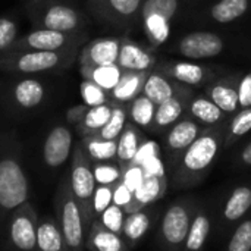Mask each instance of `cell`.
I'll list each match as a JSON object with an SVG mask.
<instances>
[{"mask_svg":"<svg viewBox=\"0 0 251 251\" xmlns=\"http://www.w3.org/2000/svg\"><path fill=\"white\" fill-rule=\"evenodd\" d=\"M228 119L222 124L206 126L175 165L168 169V184L174 190H191L209 176L224 151Z\"/></svg>","mask_w":251,"mask_h":251,"instance_id":"6da1fadb","label":"cell"},{"mask_svg":"<svg viewBox=\"0 0 251 251\" xmlns=\"http://www.w3.org/2000/svg\"><path fill=\"white\" fill-rule=\"evenodd\" d=\"M162 49L168 53L196 62L226 54L251 57V34L228 28L194 29L181 34Z\"/></svg>","mask_w":251,"mask_h":251,"instance_id":"7a4b0ae2","label":"cell"},{"mask_svg":"<svg viewBox=\"0 0 251 251\" xmlns=\"http://www.w3.org/2000/svg\"><path fill=\"white\" fill-rule=\"evenodd\" d=\"M29 197L22 146L13 132H0V222Z\"/></svg>","mask_w":251,"mask_h":251,"instance_id":"3957f363","label":"cell"},{"mask_svg":"<svg viewBox=\"0 0 251 251\" xmlns=\"http://www.w3.org/2000/svg\"><path fill=\"white\" fill-rule=\"evenodd\" d=\"M204 0H144L140 13L143 31L153 49L165 47L172 37L174 26L182 21Z\"/></svg>","mask_w":251,"mask_h":251,"instance_id":"277c9868","label":"cell"},{"mask_svg":"<svg viewBox=\"0 0 251 251\" xmlns=\"http://www.w3.org/2000/svg\"><path fill=\"white\" fill-rule=\"evenodd\" d=\"M79 50H9L0 54V71L9 75H41L68 71Z\"/></svg>","mask_w":251,"mask_h":251,"instance_id":"5b68a950","label":"cell"},{"mask_svg":"<svg viewBox=\"0 0 251 251\" xmlns=\"http://www.w3.org/2000/svg\"><path fill=\"white\" fill-rule=\"evenodd\" d=\"M24 13L34 28L62 32L87 31L88 18L65 0H25Z\"/></svg>","mask_w":251,"mask_h":251,"instance_id":"8992f818","label":"cell"},{"mask_svg":"<svg viewBox=\"0 0 251 251\" xmlns=\"http://www.w3.org/2000/svg\"><path fill=\"white\" fill-rule=\"evenodd\" d=\"M199 203L194 196H181L163 209L156 232L160 251H182Z\"/></svg>","mask_w":251,"mask_h":251,"instance_id":"52a82bcc","label":"cell"},{"mask_svg":"<svg viewBox=\"0 0 251 251\" xmlns=\"http://www.w3.org/2000/svg\"><path fill=\"white\" fill-rule=\"evenodd\" d=\"M0 87V104L12 115H31L44 107L50 97L49 85L34 75H12Z\"/></svg>","mask_w":251,"mask_h":251,"instance_id":"ba28073f","label":"cell"},{"mask_svg":"<svg viewBox=\"0 0 251 251\" xmlns=\"http://www.w3.org/2000/svg\"><path fill=\"white\" fill-rule=\"evenodd\" d=\"M53 209L54 219L69 251H85V235L88 229L84 224L81 209L71 191L68 176H63L56 187Z\"/></svg>","mask_w":251,"mask_h":251,"instance_id":"9c48e42d","label":"cell"},{"mask_svg":"<svg viewBox=\"0 0 251 251\" xmlns=\"http://www.w3.org/2000/svg\"><path fill=\"white\" fill-rule=\"evenodd\" d=\"M251 12V0H204L181 24L194 29L226 28L243 21Z\"/></svg>","mask_w":251,"mask_h":251,"instance_id":"30bf717a","label":"cell"},{"mask_svg":"<svg viewBox=\"0 0 251 251\" xmlns=\"http://www.w3.org/2000/svg\"><path fill=\"white\" fill-rule=\"evenodd\" d=\"M66 176H68L74 199L76 200L81 209L84 224L88 229L94 221L93 196H94L97 184H96L94 174H93V163L85 154L79 141L74 146V151L71 156V169Z\"/></svg>","mask_w":251,"mask_h":251,"instance_id":"8fae6325","label":"cell"},{"mask_svg":"<svg viewBox=\"0 0 251 251\" xmlns=\"http://www.w3.org/2000/svg\"><path fill=\"white\" fill-rule=\"evenodd\" d=\"M88 40V31L62 32L54 29L34 28L29 32L19 35L10 50H79ZM9 51V50H7Z\"/></svg>","mask_w":251,"mask_h":251,"instance_id":"7c38bea8","label":"cell"},{"mask_svg":"<svg viewBox=\"0 0 251 251\" xmlns=\"http://www.w3.org/2000/svg\"><path fill=\"white\" fill-rule=\"evenodd\" d=\"M159 72L175 82L191 88H206L213 79L228 72L224 66L203 65L196 60H159L154 66Z\"/></svg>","mask_w":251,"mask_h":251,"instance_id":"4fadbf2b","label":"cell"},{"mask_svg":"<svg viewBox=\"0 0 251 251\" xmlns=\"http://www.w3.org/2000/svg\"><path fill=\"white\" fill-rule=\"evenodd\" d=\"M38 213L26 201L6 218V243L10 251H35Z\"/></svg>","mask_w":251,"mask_h":251,"instance_id":"5bb4252c","label":"cell"},{"mask_svg":"<svg viewBox=\"0 0 251 251\" xmlns=\"http://www.w3.org/2000/svg\"><path fill=\"white\" fill-rule=\"evenodd\" d=\"M143 1L144 0H85V10L103 25L129 29L140 21Z\"/></svg>","mask_w":251,"mask_h":251,"instance_id":"9a60e30c","label":"cell"},{"mask_svg":"<svg viewBox=\"0 0 251 251\" xmlns=\"http://www.w3.org/2000/svg\"><path fill=\"white\" fill-rule=\"evenodd\" d=\"M251 212V181L234 187L218 206V213L213 216L215 231L221 238H225Z\"/></svg>","mask_w":251,"mask_h":251,"instance_id":"2e32d148","label":"cell"},{"mask_svg":"<svg viewBox=\"0 0 251 251\" xmlns=\"http://www.w3.org/2000/svg\"><path fill=\"white\" fill-rule=\"evenodd\" d=\"M203 129V125H200L188 115H184L163 134V153L166 169H171L175 165L179 156L196 141V138Z\"/></svg>","mask_w":251,"mask_h":251,"instance_id":"e0dca14e","label":"cell"},{"mask_svg":"<svg viewBox=\"0 0 251 251\" xmlns=\"http://www.w3.org/2000/svg\"><path fill=\"white\" fill-rule=\"evenodd\" d=\"M74 132L68 124L57 122L49 128L41 146L43 163L49 169L62 168L72 156Z\"/></svg>","mask_w":251,"mask_h":251,"instance_id":"ac0fdd59","label":"cell"},{"mask_svg":"<svg viewBox=\"0 0 251 251\" xmlns=\"http://www.w3.org/2000/svg\"><path fill=\"white\" fill-rule=\"evenodd\" d=\"M162 212H163V207L154 203L137 212L128 213L124 222L122 234H121L125 243L131 249H135L153 229V226L159 222Z\"/></svg>","mask_w":251,"mask_h":251,"instance_id":"d6986e66","label":"cell"},{"mask_svg":"<svg viewBox=\"0 0 251 251\" xmlns=\"http://www.w3.org/2000/svg\"><path fill=\"white\" fill-rule=\"evenodd\" d=\"M240 72H225L213 79L206 88L204 94L228 116H232L238 109V81Z\"/></svg>","mask_w":251,"mask_h":251,"instance_id":"ffe728a7","label":"cell"},{"mask_svg":"<svg viewBox=\"0 0 251 251\" xmlns=\"http://www.w3.org/2000/svg\"><path fill=\"white\" fill-rule=\"evenodd\" d=\"M122 37H103L85 43L78 51L79 66H100L116 63Z\"/></svg>","mask_w":251,"mask_h":251,"instance_id":"44dd1931","label":"cell"},{"mask_svg":"<svg viewBox=\"0 0 251 251\" xmlns=\"http://www.w3.org/2000/svg\"><path fill=\"white\" fill-rule=\"evenodd\" d=\"M159 59L153 54L151 50L143 47L141 44L122 37L121 49L118 54V66L122 71H134V72H150L154 69Z\"/></svg>","mask_w":251,"mask_h":251,"instance_id":"7402d4cb","label":"cell"},{"mask_svg":"<svg viewBox=\"0 0 251 251\" xmlns=\"http://www.w3.org/2000/svg\"><path fill=\"white\" fill-rule=\"evenodd\" d=\"M213 207L207 201H201L197 206L194 219L187 234L182 251H203L210 232L213 231Z\"/></svg>","mask_w":251,"mask_h":251,"instance_id":"603a6c76","label":"cell"},{"mask_svg":"<svg viewBox=\"0 0 251 251\" xmlns=\"http://www.w3.org/2000/svg\"><path fill=\"white\" fill-rule=\"evenodd\" d=\"M193 94L194 91L185 94H176L169 100L157 104L154 119L149 131L156 135H163L175 122H178L187 113V103Z\"/></svg>","mask_w":251,"mask_h":251,"instance_id":"cb8c5ba5","label":"cell"},{"mask_svg":"<svg viewBox=\"0 0 251 251\" xmlns=\"http://www.w3.org/2000/svg\"><path fill=\"white\" fill-rule=\"evenodd\" d=\"M193 91L194 88L175 82L166 75H163L162 72H159L157 69H151L147 74L141 94L150 99L154 104H160L176 94H185V93H193Z\"/></svg>","mask_w":251,"mask_h":251,"instance_id":"d4e9b609","label":"cell"},{"mask_svg":"<svg viewBox=\"0 0 251 251\" xmlns=\"http://www.w3.org/2000/svg\"><path fill=\"white\" fill-rule=\"evenodd\" d=\"M168 187V178L165 175H146L143 182L134 190L131 203L124 209L125 213L137 212L146 206L157 203Z\"/></svg>","mask_w":251,"mask_h":251,"instance_id":"484cf974","label":"cell"},{"mask_svg":"<svg viewBox=\"0 0 251 251\" xmlns=\"http://www.w3.org/2000/svg\"><path fill=\"white\" fill-rule=\"evenodd\" d=\"M85 251H132L121 234L93 221L85 235Z\"/></svg>","mask_w":251,"mask_h":251,"instance_id":"4316f807","label":"cell"},{"mask_svg":"<svg viewBox=\"0 0 251 251\" xmlns=\"http://www.w3.org/2000/svg\"><path fill=\"white\" fill-rule=\"evenodd\" d=\"M185 115H188L190 118L197 121L204 128L222 124L229 118L206 94H197V93H194L190 97V100L187 103Z\"/></svg>","mask_w":251,"mask_h":251,"instance_id":"83f0119b","label":"cell"},{"mask_svg":"<svg viewBox=\"0 0 251 251\" xmlns=\"http://www.w3.org/2000/svg\"><path fill=\"white\" fill-rule=\"evenodd\" d=\"M35 251H69L54 216L44 215L38 219Z\"/></svg>","mask_w":251,"mask_h":251,"instance_id":"f1b7e54d","label":"cell"},{"mask_svg":"<svg viewBox=\"0 0 251 251\" xmlns=\"http://www.w3.org/2000/svg\"><path fill=\"white\" fill-rule=\"evenodd\" d=\"M149 72H134V71H124L119 82L110 91V100L118 104H128L135 97L143 93V87L146 82Z\"/></svg>","mask_w":251,"mask_h":251,"instance_id":"f546056e","label":"cell"},{"mask_svg":"<svg viewBox=\"0 0 251 251\" xmlns=\"http://www.w3.org/2000/svg\"><path fill=\"white\" fill-rule=\"evenodd\" d=\"M143 134L138 126H135L132 122H128L126 126L124 128L122 134L118 138V151H116V162L121 168H125L131 165L137 154L138 150L143 144Z\"/></svg>","mask_w":251,"mask_h":251,"instance_id":"4dcf8cb0","label":"cell"},{"mask_svg":"<svg viewBox=\"0 0 251 251\" xmlns=\"http://www.w3.org/2000/svg\"><path fill=\"white\" fill-rule=\"evenodd\" d=\"M112 109H113V103H104L100 106H94V107H88L87 112L84 113L82 119L74 126L76 134L82 138L87 135H94L97 134L109 121L110 115H112Z\"/></svg>","mask_w":251,"mask_h":251,"instance_id":"1f68e13d","label":"cell"},{"mask_svg":"<svg viewBox=\"0 0 251 251\" xmlns=\"http://www.w3.org/2000/svg\"><path fill=\"white\" fill-rule=\"evenodd\" d=\"M79 143L91 163L116 160L118 140H103L97 135H87L82 137Z\"/></svg>","mask_w":251,"mask_h":251,"instance_id":"d6a6232c","label":"cell"},{"mask_svg":"<svg viewBox=\"0 0 251 251\" xmlns=\"http://www.w3.org/2000/svg\"><path fill=\"white\" fill-rule=\"evenodd\" d=\"M79 72L84 79L93 81L107 93H110L116 84L119 82L124 71L118 66V63L100 65V66H79Z\"/></svg>","mask_w":251,"mask_h":251,"instance_id":"836d02e7","label":"cell"},{"mask_svg":"<svg viewBox=\"0 0 251 251\" xmlns=\"http://www.w3.org/2000/svg\"><path fill=\"white\" fill-rule=\"evenodd\" d=\"M126 107H128V118L131 119V122L140 129L149 131L153 124L157 104H154L144 94H140L131 103H128Z\"/></svg>","mask_w":251,"mask_h":251,"instance_id":"e575fe53","label":"cell"},{"mask_svg":"<svg viewBox=\"0 0 251 251\" xmlns=\"http://www.w3.org/2000/svg\"><path fill=\"white\" fill-rule=\"evenodd\" d=\"M251 131V107L238 109L232 116L228 119L224 150L237 144L246 134Z\"/></svg>","mask_w":251,"mask_h":251,"instance_id":"d590c367","label":"cell"},{"mask_svg":"<svg viewBox=\"0 0 251 251\" xmlns=\"http://www.w3.org/2000/svg\"><path fill=\"white\" fill-rule=\"evenodd\" d=\"M126 124H128V107H126V104L113 103L112 115H110L107 124L94 135H97L103 140H118L119 135L122 134L124 128L126 126Z\"/></svg>","mask_w":251,"mask_h":251,"instance_id":"8d00e7d4","label":"cell"},{"mask_svg":"<svg viewBox=\"0 0 251 251\" xmlns=\"http://www.w3.org/2000/svg\"><path fill=\"white\" fill-rule=\"evenodd\" d=\"M224 251H251V212L231 231Z\"/></svg>","mask_w":251,"mask_h":251,"instance_id":"74e56055","label":"cell"},{"mask_svg":"<svg viewBox=\"0 0 251 251\" xmlns=\"http://www.w3.org/2000/svg\"><path fill=\"white\" fill-rule=\"evenodd\" d=\"M93 174L97 185H116L122 179V169L118 162L93 163Z\"/></svg>","mask_w":251,"mask_h":251,"instance_id":"f35d334b","label":"cell"},{"mask_svg":"<svg viewBox=\"0 0 251 251\" xmlns=\"http://www.w3.org/2000/svg\"><path fill=\"white\" fill-rule=\"evenodd\" d=\"M79 93L82 97V103L90 107L112 101L110 93H107L106 90H103L101 87H99L97 84H94L93 81H88V79H82V82L79 85Z\"/></svg>","mask_w":251,"mask_h":251,"instance_id":"ab89813d","label":"cell"},{"mask_svg":"<svg viewBox=\"0 0 251 251\" xmlns=\"http://www.w3.org/2000/svg\"><path fill=\"white\" fill-rule=\"evenodd\" d=\"M18 37H19L18 21L12 15H1L0 16V54L10 50Z\"/></svg>","mask_w":251,"mask_h":251,"instance_id":"60d3db41","label":"cell"},{"mask_svg":"<svg viewBox=\"0 0 251 251\" xmlns=\"http://www.w3.org/2000/svg\"><path fill=\"white\" fill-rule=\"evenodd\" d=\"M126 213L124 210V207H119L116 204H110L99 218H96L94 221H97L99 224H101L104 228H107L109 231H113L116 234H122V228H124V222H125Z\"/></svg>","mask_w":251,"mask_h":251,"instance_id":"b9f144b4","label":"cell"},{"mask_svg":"<svg viewBox=\"0 0 251 251\" xmlns=\"http://www.w3.org/2000/svg\"><path fill=\"white\" fill-rule=\"evenodd\" d=\"M113 187L115 185H97L93 196V213L94 219L99 218L113 203Z\"/></svg>","mask_w":251,"mask_h":251,"instance_id":"7bdbcfd3","label":"cell"},{"mask_svg":"<svg viewBox=\"0 0 251 251\" xmlns=\"http://www.w3.org/2000/svg\"><path fill=\"white\" fill-rule=\"evenodd\" d=\"M238 104L240 109L251 107V71L241 75L238 81Z\"/></svg>","mask_w":251,"mask_h":251,"instance_id":"ee69618b","label":"cell"},{"mask_svg":"<svg viewBox=\"0 0 251 251\" xmlns=\"http://www.w3.org/2000/svg\"><path fill=\"white\" fill-rule=\"evenodd\" d=\"M132 193H134L132 190H129L122 181H119L113 187V204L125 209L132 200Z\"/></svg>","mask_w":251,"mask_h":251,"instance_id":"f6af8a7d","label":"cell"},{"mask_svg":"<svg viewBox=\"0 0 251 251\" xmlns=\"http://www.w3.org/2000/svg\"><path fill=\"white\" fill-rule=\"evenodd\" d=\"M235 168L240 169H250L251 168V140L235 154L234 159Z\"/></svg>","mask_w":251,"mask_h":251,"instance_id":"bcb514c9","label":"cell"},{"mask_svg":"<svg viewBox=\"0 0 251 251\" xmlns=\"http://www.w3.org/2000/svg\"><path fill=\"white\" fill-rule=\"evenodd\" d=\"M88 107L90 106H87V104L82 103V104H76V106L68 109V112H66V124L75 126L82 119V116H84V113L87 112Z\"/></svg>","mask_w":251,"mask_h":251,"instance_id":"7dc6e473","label":"cell"},{"mask_svg":"<svg viewBox=\"0 0 251 251\" xmlns=\"http://www.w3.org/2000/svg\"><path fill=\"white\" fill-rule=\"evenodd\" d=\"M0 87H1V84H0Z\"/></svg>","mask_w":251,"mask_h":251,"instance_id":"c3c4849f","label":"cell"}]
</instances>
